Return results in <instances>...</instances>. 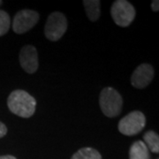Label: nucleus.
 <instances>
[{"label":"nucleus","instance_id":"obj_9","mask_svg":"<svg viewBox=\"0 0 159 159\" xmlns=\"http://www.w3.org/2000/svg\"><path fill=\"white\" fill-rule=\"evenodd\" d=\"M129 159H150L148 148L142 141L134 142L129 149Z\"/></svg>","mask_w":159,"mask_h":159},{"label":"nucleus","instance_id":"obj_3","mask_svg":"<svg viewBox=\"0 0 159 159\" xmlns=\"http://www.w3.org/2000/svg\"><path fill=\"white\" fill-rule=\"evenodd\" d=\"M111 14L114 22L119 27L130 26L134 20L136 11L134 6L126 0H117L111 7Z\"/></svg>","mask_w":159,"mask_h":159},{"label":"nucleus","instance_id":"obj_7","mask_svg":"<svg viewBox=\"0 0 159 159\" xmlns=\"http://www.w3.org/2000/svg\"><path fill=\"white\" fill-rule=\"evenodd\" d=\"M20 64L23 70L29 74H34L39 66L38 53L33 45H25L21 48L19 55Z\"/></svg>","mask_w":159,"mask_h":159},{"label":"nucleus","instance_id":"obj_14","mask_svg":"<svg viewBox=\"0 0 159 159\" xmlns=\"http://www.w3.org/2000/svg\"><path fill=\"white\" fill-rule=\"evenodd\" d=\"M7 134V127L6 125L0 121V138L4 137Z\"/></svg>","mask_w":159,"mask_h":159},{"label":"nucleus","instance_id":"obj_17","mask_svg":"<svg viewBox=\"0 0 159 159\" xmlns=\"http://www.w3.org/2000/svg\"><path fill=\"white\" fill-rule=\"evenodd\" d=\"M2 4H3V2H2V1H1V0H0V6H1V5H2Z\"/></svg>","mask_w":159,"mask_h":159},{"label":"nucleus","instance_id":"obj_13","mask_svg":"<svg viewBox=\"0 0 159 159\" xmlns=\"http://www.w3.org/2000/svg\"><path fill=\"white\" fill-rule=\"evenodd\" d=\"M11 26V18L4 10H0V36L6 34Z\"/></svg>","mask_w":159,"mask_h":159},{"label":"nucleus","instance_id":"obj_12","mask_svg":"<svg viewBox=\"0 0 159 159\" xmlns=\"http://www.w3.org/2000/svg\"><path fill=\"white\" fill-rule=\"evenodd\" d=\"M144 143L146 144L147 148L150 149L151 152L156 154L159 153V136L155 131H148L144 136Z\"/></svg>","mask_w":159,"mask_h":159},{"label":"nucleus","instance_id":"obj_15","mask_svg":"<svg viewBox=\"0 0 159 159\" xmlns=\"http://www.w3.org/2000/svg\"><path fill=\"white\" fill-rule=\"evenodd\" d=\"M151 8L153 11H158L159 10V1L158 0H153L151 3Z\"/></svg>","mask_w":159,"mask_h":159},{"label":"nucleus","instance_id":"obj_2","mask_svg":"<svg viewBox=\"0 0 159 159\" xmlns=\"http://www.w3.org/2000/svg\"><path fill=\"white\" fill-rule=\"evenodd\" d=\"M99 105L102 113L108 118L119 116L123 105V99L118 91L111 87L103 89L99 97Z\"/></svg>","mask_w":159,"mask_h":159},{"label":"nucleus","instance_id":"obj_11","mask_svg":"<svg viewBox=\"0 0 159 159\" xmlns=\"http://www.w3.org/2000/svg\"><path fill=\"white\" fill-rule=\"evenodd\" d=\"M71 159H102V156L96 148L85 147L76 151Z\"/></svg>","mask_w":159,"mask_h":159},{"label":"nucleus","instance_id":"obj_8","mask_svg":"<svg viewBox=\"0 0 159 159\" xmlns=\"http://www.w3.org/2000/svg\"><path fill=\"white\" fill-rule=\"evenodd\" d=\"M153 66L148 64H142L137 67L131 77V84L135 89H142L148 87L154 78Z\"/></svg>","mask_w":159,"mask_h":159},{"label":"nucleus","instance_id":"obj_1","mask_svg":"<svg viewBox=\"0 0 159 159\" xmlns=\"http://www.w3.org/2000/svg\"><path fill=\"white\" fill-rule=\"evenodd\" d=\"M7 106L10 111L18 117L29 119L35 112L36 100L27 91L16 89L7 98Z\"/></svg>","mask_w":159,"mask_h":159},{"label":"nucleus","instance_id":"obj_16","mask_svg":"<svg viewBox=\"0 0 159 159\" xmlns=\"http://www.w3.org/2000/svg\"><path fill=\"white\" fill-rule=\"evenodd\" d=\"M0 159H17L15 157L11 155H6V156H0Z\"/></svg>","mask_w":159,"mask_h":159},{"label":"nucleus","instance_id":"obj_10","mask_svg":"<svg viewBox=\"0 0 159 159\" xmlns=\"http://www.w3.org/2000/svg\"><path fill=\"white\" fill-rule=\"evenodd\" d=\"M83 5L85 7L86 14L90 21H97L100 17V6L101 2L99 0H84Z\"/></svg>","mask_w":159,"mask_h":159},{"label":"nucleus","instance_id":"obj_4","mask_svg":"<svg viewBox=\"0 0 159 159\" xmlns=\"http://www.w3.org/2000/svg\"><path fill=\"white\" fill-rule=\"evenodd\" d=\"M68 22L66 16L62 12L54 11L49 15L44 28V34L46 38L52 42L61 39L66 32Z\"/></svg>","mask_w":159,"mask_h":159},{"label":"nucleus","instance_id":"obj_5","mask_svg":"<svg viewBox=\"0 0 159 159\" xmlns=\"http://www.w3.org/2000/svg\"><path fill=\"white\" fill-rule=\"evenodd\" d=\"M145 125V115L140 111H134L119 120L118 128L122 134L126 136H133L141 133Z\"/></svg>","mask_w":159,"mask_h":159},{"label":"nucleus","instance_id":"obj_6","mask_svg":"<svg viewBox=\"0 0 159 159\" xmlns=\"http://www.w3.org/2000/svg\"><path fill=\"white\" fill-rule=\"evenodd\" d=\"M39 19V13L34 10L24 9L19 11L13 18L12 29L16 34H24L33 29Z\"/></svg>","mask_w":159,"mask_h":159}]
</instances>
